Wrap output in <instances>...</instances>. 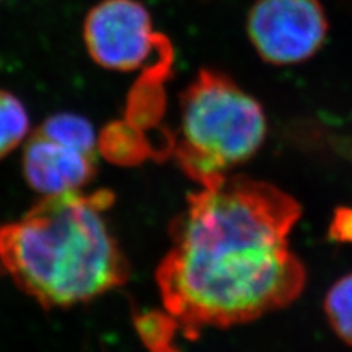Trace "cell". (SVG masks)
<instances>
[{"mask_svg": "<svg viewBox=\"0 0 352 352\" xmlns=\"http://www.w3.org/2000/svg\"><path fill=\"white\" fill-rule=\"evenodd\" d=\"M247 32L260 58L286 66L311 59L327 36V18L318 0H257Z\"/></svg>", "mask_w": 352, "mask_h": 352, "instance_id": "277c9868", "label": "cell"}, {"mask_svg": "<svg viewBox=\"0 0 352 352\" xmlns=\"http://www.w3.org/2000/svg\"><path fill=\"white\" fill-rule=\"evenodd\" d=\"M109 191L47 195L0 228V270L44 307L90 301L124 285L129 267L110 232Z\"/></svg>", "mask_w": 352, "mask_h": 352, "instance_id": "7a4b0ae2", "label": "cell"}, {"mask_svg": "<svg viewBox=\"0 0 352 352\" xmlns=\"http://www.w3.org/2000/svg\"><path fill=\"white\" fill-rule=\"evenodd\" d=\"M266 134L261 104L223 76L203 74L184 94L178 157L201 186L250 160Z\"/></svg>", "mask_w": 352, "mask_h": 352, "instance_id": "3957f363", "label": "cell"}, {"mask_svg": "<svg viewBox=\"0 0 352 352\" xmlns=\"http://www.w3.org/2000/svg\"><path fill=\"white\" fill-rule=\"evenodd\" d=\"M84 41L96 63L110 71H137L157 52L159 37L138 0H102L88 12Z\"/></svg>", "mask_w": 352, "mask_h": 352, "instance_id": "5b68a950", "label": "cell"}, {"mask_svg": "<svg viewBox=\"0 0 352 352\" xmlns=\"http://www.w3.org/2000/svg\"><path fill=\"white\" fill-rule=\"evenodd\" d=\"M300 216L292 197L238 176L188 197L156 270L162 302L185 336L248 323L298 298L307 273L288 238Z\"/></svg>", "mask_w": 352, "mask_h": 352, "instance_id": "6da1fadb", "label": "cell"}, {"mask_svg": "<svg viewBox=\"0 0 352 352\" xmlns=\"http://www.w3.org/2000/svg\"><path fill=\"white\" fill-rule=\"evenodd\" d=\"M30 128L27 110L14 94L0 90V159L16 148Z\"/></svg>", "mask_w": 352, "mask_h": 352, "instance_id": "ba28073f", "label": "cell"}, {"mask_svg": "<svg viewBox=\"0 0 352 352\" xmlns=\"http://www.w3.org/2000/svg\"><path fill=\"white\" fill-rule=\"evenodd\" d=\"M41 135L47 137L60 144L84 151L87 154L96 153V132L93 125L80 115L58 113L44 120L37 129Z\"/></svg>", "mask_w": 352, "mask_h": 352, "instance_id": "52a82bcc", "label": "cell"}, {"mask_svg": "<svg viewBox=\"0 0 352 352\" xmlns=\"http://www.w3.org/2000/svg\"><path fill=\"white\" fill-rule=\"evenodd\" d=\"M324 311L333 332L352 346V273L332 285L324 298Z\"/></svg>", "mask_w": 352, "mask_h": 352, "instance_id": "9c48e42d", "label": "cell"}, {"mask_svg": "<svg viewBox=\"0 0 352 352\" xmlns=\"http://www.w3.org/2000/svg\"><path fill=\"white\" fill-rule=\"evenodd\" d=\"M96 159L41 135L36 129L24 150V173L36 191L46 195L75 192L93 179Z\"/></svg>", "mask_w": 352, "mask_h": 352, "instance_id": "8992f818", "label": "cell"}, {"mask_svg": "<svg viewBox=\"0 0 352 352\" xmlns=\"http://www.w3.org/2000/svg\"><path fill=\"white\" fill-rule=\"evenodd\" d=\"M330 239L352 244V207H340L336 210L329 228Z\"/></svg>", "mask_w": 352, "mask_h": 352, "instance_id": "30bf717a", "label": "cell"}]
</instances>
